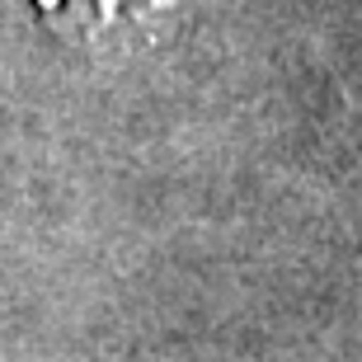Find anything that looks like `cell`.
<instances>
[{
	"mask_svg": "<svg viewBox=\"0 0 362 362\" xmlns=\"http://www.w3.org/2000/svg\"><path fill=\"white\" fill-rule=\"evenodd\" d=\"M57 24L94 47L151 42L179 19L184 0H42Z\"/></svg>",
	"mask_w": 362,
	"mask_h": 362,
	"instance_id": "1",
	"label": "cell"
}]
</instances>
